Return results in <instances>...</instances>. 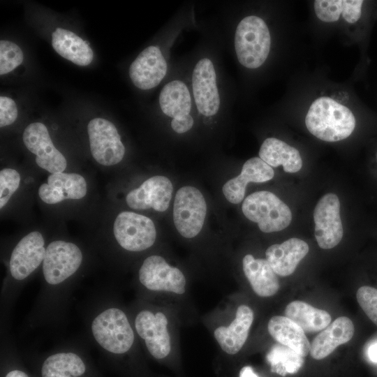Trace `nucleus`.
<instances>
[{
  "label": "nucleus",
  "instance_id": "obj_3",
  "mask_svg": "<svg viewBox=\"0 0 377 377\" xmlns=\"http://www.w3.org/2000/svg\"><path fill=\"white\" fill-rule=\"evenodd\" d=\"M242 209L244 215L258 223L263 232L281 231L288 227L292 220L288 205L275 194L267 191L248 195L242 203Z\"/></svg>",
  "mask_w": 377,
  "mask_h": 377
},
{
  "label": "nucleus",
  "instance_id": "obj_30",
  "mask_svg": "<svg viewBox=\"0 0 377 377\" xmlns=\"http://www.w3.org/2000/svg\"><path fill=\"white\" fill-rule=\"evenodd\" d=\"M23 59V52L17 45L9 40L0 41L1 75L13 71L22 63Z\"/></svg>",
  "mask_w": 377,
  "mask_h": 377
},
{
  "label": "nucleus",
  "instance_id": "obj_20",
  "mask_svg": "<svg viewBox=\"0 0 377 377\" xmlns=\"http://www.w3.org/2000/svg\"><path fill=\"white\" fill-rule=\"evenodd\" d=\"M253 321L252 309L244 304L238 306L232 323L228 326L218 327L214 332L221 349L229 355L238 353L247 339Z\"/></svg>",
  "mask_w": 377,
  "mask_h": 377
},
{
  "label": "nucleus",
  "instance_id": "obj_19",
  "mask_svg": "<svg viewBox=\"0 0 377 377\" xmlns=\"http://www.w3.org/2000/svg\"><path fill=\"white\" fill-rule=\"evenodd\" d=\"M274 175L272 168L260 158H251L244 163L239 175L223 186V193L230 202L239 204L244 199L249 182H265L272 179Z\"/></svg>",
  "mask_w": 377,
  "mask_h": 377
},
{
  "label": "nucleus",
  "instance_id": "obj_13",
  "mask_svg": "<svg viewBox=\"0 0 377 377\" xmlns=\"http://www.w3.org/2000/svg\"><path fill=\"white\" fill-rule=\"evenodd\" d=\"M192 89L198 111L205 117L215 115L220 108L221 100L215 68L209 59H201L195 66Z\"/></svg>",
  "mask_w": 377,
  "mask_h": 377
},
{
  "label": "nucleus",
  "instance_id": "obj_21",
  "mask_svg": "<svg viewBox=\"0 0 377 377\" xmlns=\"http://www.w3.org/2000/svg\"><path fill=\"white\" fill-rule=\"evenodd\" d=\"M309 252V246L298 238H290L281 244H275L267 248L266 260L279 276L290 275L299 263Z\"/></svg>",
  "mask_w": 377,
  "mask_h": 377
},
{
  "label": "nucleus",
  "instance_id": "obj_23",
  "mask_svg": "<svg viewBox=\"0 0 377 377\" xmlns=\"http://www.w3.org/2000/svg\"><path fill=\"white\" fill-rule=\"evenodd\" d=\"M242 267L253 290L258 295L267 297L277 293L279 288V280L266 259H256L252 255L247 254L242 260Z\"/></svg>",
  "mask_w": 377,
  "mask_h": 377
},
{
  "label": "nucleus",
  "instance_id": "obj_38",
  "mask_svg": "<svg viewBox=\"0 0 377 377\" xmlns=\"http://www.w3.org/2000/svg\"><path fill=\"white\" fill-rule=\"evenodd\" d=\"M6 377H29L27 374L20 370H13L8 372Z\"/></svg>",
  "mask_w": 377,
  "mask_h": 377
},
{
  "label": "nucleus",
  "instance_id": "obj_14",
  "mask_svg": "<svg viewBox=\"0 0 377 377\" xmlns=\"http://www.w3.org/2000/svg\"><path fill=\"white\" fill-rule=\"evenodd\" d=\"M166 316L161 312L141 311L135 320L138 335L145 340L149 353L156 359L167 357L171 350L170 337Z\"/></svg>",
  "mask_w": 377,
  "mask_h": 377
},
{
  "label": "nucleus",
  "instance_id": "obj_18",
  "mask_svg": "<svg viewBox=\"0 0 377 377\" xmlns=\"http://www.w3.org/2000/svg\"><path fill=\"white\" fill-rule=\"evenodd\" d=\"M87 191V182L82 175L63 172L51 174L47 183L40 186L38 195L44 202L52 205L66 199H81Z\"/></svg>",
  "mask_w": 377,
  "mask_h": 377
},
{
  "label": "nucleus",
  "instance_id": "obj_11",
  "mask_svg": "<svg viewBox=\"0 0 377 377\" xmlns=\"http://www.w3.org/2000/svg\"><path fill=\"white\" fill-rule=\"evenodd\" d=\"M315 237L323 249L336 246L343 237L340 202L337 195L327 193L317 203L313 212Z\"/></svg>",
  "mask_w": 377,
  "mask_h": 377
},
{
  "label": "nucleus",
  "instance_id": "obj_29",
  "mask_svg": "<svg viewBox=\"0 0 377 377\" xmlns=\"http://www.w3.org/2000/svg\"><path fill=\"white\" fill-rule=\"evenodd\" d=\"M267 359L272 372L282 376L297 373L304 364V357L282 344L274 345Z\"/></svg>",
  "mask_w": 377,
  "mask_h": 377
},
{
  "label": "nucleus",
  "instance_id": "obj_9",
  "mask_svg": "<svg viewBox=\"0 0 377 377\" xmlns=\"http://www.w3.org/2000/svg\"><path fill=\"white\" fill-rule=\"evenodd\" d=\"M140 283L148 290L182 295L186 291V281L183 272L170 265L161 256L147 258L139 270Z\"/></svg>",
  "mask_w": 377,
  "mask_h": 377
},
{
  "label": "nucleus",
  "instance_id": "obj_22",
  "mask_svg": "<svg viewBox=\"0 0 377 377\" xmlns=\"http://www.w3.org/2000/svg\"><path fill=\"white\" fill-rule=\"evenodd\" d=\"M355 332L352 320L346 316L337 318L314 338L310 355L315 360H322L337 346L349 341Z\"/></svg>",
  "mask_w": 377,
  "mask_h": 377
},
{
  "label": "nucleus",
  "instance_id": "obj_28",
  "mask_svg": "<svg viewBox=\"0 0 377 377\" xmlns=\"http://www.w3.org/2000/svg\"><path fill=\"white\" fill-rule=\"evenodd\" d=\"M82 360L73 353H59L48 357L43 364L42 377H80L85 372Z\"/></svg>",
  "mask_w": 377,
  "mask_h": 377
},
{
  "label": "nucleus",
  "instance_id": "obj_1",
  "mask_svg": "<svg viewBox=\"0 0 377 377\" xmlns=\"http://www.w3.org/2000/svg\"><path fill=\"white\" fill-rule=\"evenodd\" d=\"M309 131L318 139L337 142L347 138L355 127V118L345 105L330 97L316 99L305 118Z\"/></svg>",
  "mask_w": 377,
  "mask_h": 377
},
{
  "label": "nucleus",
  "instance_id": "obj_37",
  "mask_svg": "<svg viewBox=\"0 0 377 377\" xmlns=\"http://www.w3.org/2000/svg\"><path fill=\"white\" fill-rule=\"evenodd\" d=\"M239 377H258V376L254 373L251 367L246 366L240 370Z\"/></svg>",
  "mask_w": 377,
  "mask_h": 377
},
{
  "label": "nucleus",
  "instance_id": "obj_27",
  "mask_svg": "<svg viewBox=\"0 0 377 377\" xmlns=\"http://www.w3.org/2000/svg\"><path fill=\"white\" fill-rule=\"evenodd\" d=\"M285 315L297 324L304 332L322 331L331 323V316L326 311L316 309L302 301H293L286 307Z\"/></svg>",
  "mask_w": 377,
  "mask_h": 377
},
{
  "label": "nucleus",
  "instance_id": "obj_5",
  "mask_svg": "<svg viewBox=\"0 0 377 377\" xmlns=\"http://www.w3.org/2000/svg\"><path fill=\"white\" fill-rule=\"evenodd\" d=\"M207 213L204 196L195 187L180 188L175 198L173 221L179 234L193 238L201 231Z\"/></svg>",
  "mask_w": 377,
  "mask_h": 377
},
{
  "label": "nucleus",
  "instance_id": "obj_10",
  "mask_svg": "<svg viewBox=\"0 0 377 377\" xmlns=\"http://www.w3.org/2000/svg\"><path fill=\"white\" fill-rule=\"evenodd\" d=\"M159 105L162 112L172 118L171 127L177 133L188 131L194 120L190 114L192 101L187 86L181 80L167 83L159 95Z\"/></svg>",
  "mask_w": 377,
  "mask_h": 377
},
{
  "label": "nucleus",
  "instance_id": "obj_31",
  "mask_svg": "<svg viewBox=\"0 0 377 377\" xmlns=\"http://www.w3.org/2000/svg\"><path fill=\"white\" fill-rule=\"evenodd\" d=\"M20 175L12 168H4L0 171V208L2 209L13 194L19 188Z\"/></svg>",
  "mask_w": 377,
  "mask_h": 377
},
{
  "label": "nucleus",
  "instance_id": "obj_16",
  "mask_svg": "<svg viewBox=\"0 0 377 377\" xmlns=\"http://www.w3.org/2000/svg\"><path fill=\"white\" fill-rule=\"evenodd\" d=\"M46 249L43 235L38 231L29 232L15 246L10 258V271L17 280L28 277L43 262Z\"/></svg>",
  "mask_w": 377,
  "mask_h": 377
},
{
  "label": "nucleus",
  "instance_id": "obj_8",
  "mask_svg": "<svg viewBox=\"0 0 377 377\" xmlns=\"http://www.w3.org/2000/svg\"><path fill=\"white\" fill-rule=\"evenodd\" d=\"M82 260L81 250L76 244L62 240L52 242L43 262L45 281L51 285L61 283L75 273Z\"/></svg>",
  "mask_w": 377,
  "mask_h": 377
},
{
  "label": "nucleus",
  "instance_id": "obj_17",
  "mask_svg": "<svg viewBox=\"0 0 377 377\" xmlns=\"http://www.w3.org/2000/svg\"><path fill=\"white\" fill-rule=\"evenodd\" d=\"M167 63L161 50L154 45L142 50L129 68V77L140 89H152L162 81L167 73Z\"/></svg>",
  "mask_w": 377,
  "mask_h": 377
},
{
  "label": "nucleus",
  "instance_id": "obj_2",
  "mask_svg": "<svg viewBox=\"0 0 377 377\" xmlns=\"http://www.w3.org/2000/svg\"><path fill=\"white\" fill-rule=\"evenodd\" d=\"M271 45V36L265 21L256 15L243 18L235 34V49L239 62L254 69L267 59Z\"/></svg>",
  "mask_w": 377,
  "mask_h": 377
},
{
  "label": "nucleus",
  "instance_id": "obj_32",
  "mask_svg": "<svg viewBox=\"0 0 377 377\" xmlns=\"http://www.w3.org/2000/svg\"><path fill=\"white\" fill-rule=\"evenodd\" d=\"M356 297L366 315L377 325V289L367 286H362L357 290Z\"/></svg>",
  "mask_w": 377,
  "mask_h": 377
},
{
  "label": "nucleus",
  "instance_id": "obj_15",
  "mask_svg": "<svg viewBox=\"0 0 377 377\" xmlns=\"http://www.w3.org/2000/svg\"><path fill=\"white\" fill-rule=\"evenodd\" d=\"M173 186L165 176H154L145 181L138 188L131 191L126 197L129 207L133 209L152 208L165 212L170 205Z\"/></svg>",
  "mask_w": 377,
  "mask_h": 377
},
{
  "label": "nucleus",
  "instance_id": "obj_34",
  "mask_svg": "<svg viewBox=\"0 0 377 377\" xmlns=\"http://www.w3.org/2000/svg\"><path fill=\"white\" fill-rule=\"evenodd\" d=\"M18 110L15 102L7 96L0 97V126H9L15 122Z\"/></svg>",
  "mask_w": 377,
  "mask_h": 377
},
{
  "label": "nucleus",
  "instance_id": "obj_24",
  "mask_svg": "<svg viewBox=\"0 0 377 377\" xmlns=\"http://www.w3.org/2000/svg\"><path fill=\"white\" fill-rule=\"evenodd\" d=\"M52 45L60 56L76 65L86 66L93 60L89 44L71 31L57 28L52 34Z\"/></svg>",
  "mask_w": 377,
  "mask_h": 377
},
{
  "label": "nucleus",
  "instance_id": "obj_33",
  "mask_svg": "<svg viewBox=\"0 0 377 377\" xmlns=\"http://www.w3.org/2000/svg\"><path fill=\"white\" fill-rule=\"evenodd\" d=\"M314 10L319 20L325 22L337 21L343 10L342 0H316Z\"/></svg>",
  "mask_w": 377,
  "mask_h": 377
},
{
  "label": "nucleus",
  "instance_id": "obj_4",
  "mask_svg": "<svg viewBox=\"0 0 377 377\" xmlns=\"http://www.w3.org/2000/svg\"><path fill=\"white\" fill-rule=\"evenodd\" d=\"M91 332L102 348L114 354L126 353L134 342L127 316L118 308H109L98 314L92 321Z\"/></svg>",
  "mask_w": 377,
  "mask_h": 377
},
{
  "label": "nucleus",
  "instance_id": "obj_36",
  "mask_svg": "<svg viewBox=\"0 0 377 377\" xmlns=\"http://www.w3.org/2000/svg\"><path fill=\"white\" fill-rule=\"evenodd\" d=\"M369 359L375 363H377V343L371 345L367 350Z\"/></svg>",
  "mask_w": 377,
  "mask_h": 377
},
{
  "label": "nucleus",
  "instance_id": "obj_35",
  "mask_svg": "<svg viewBox=\"0 0 377 377\" xmlns=\"http://www.w3.org/2000/svg\"><path fill=\"white\" fill-rule=\"evenodd\" d=\"M362 0H343L342 15L343 19L348 23L357 22L362 13Z\"/></svg>",
  "mask_w": 377,
  "mask_h": 377
},
{
  "label": "nucleus",
  "instance_id": "obj_12",
  "mask_svg": "<svg viewBox=\"0 0 377 377\" xmlns=\"http://www.w3.org/2000/svg\"><path fill=\"white\" fill-rule=\"evenodd\" d=\"M26 147L36 155V164L51 174L63 172L67 165L64 155L54 147L47 127L40 122L27 126L23 133Z\"/></svg>",
  "mask_w": 377,
  "mask_h": 377
},
{
  "label": "nucleus",
  "instance_id": "obj_6",
  "mask_svg": "<svg viewBox=\"0 0 377 377\" xmlns=\"http://www.w3.org/2000/svg\"><path fill=\"white\" fill-rule=\"evenodd\" d=\"M118 244L129 251H142L151 247L156 237L154 222L147 216L133 212H122L113 227Z\"/></svg>",
  "mask_w": 377,
  "mask_h": 377
},
{
  "label": "nucleus",
  "instance_id": "obj_7",
  "mask_svg": "<svg viewBox=\"0 0 377 377\" xmlns=\"http://www.w3.org/2000/svg\"><path fill=\"white\" fill-rule=\"evenodd\" d=\"M90 150L101 165L119 163L124 158L125 147L115 126L103 118H94L87 125Z\"/></svg>",
  "mask_w": 377,
  "mask_h": 377
},
{
  "label": "nucleus",
  "instance_id": "obj_26",
  "mask_svg": "<svg viewBox=\"0 0 377 377\" xmlns=\"http://www.w3.org/2000/svg\"><path fill=\"white\" fill-rule=\"evenodd\" d=\"M259 156L269 166L282 165L284 171L289 173L297 172L302 167L299 151L275 138L264 140L259 150Z\"/></svg>",
  "mask_w": 377,
  "mask_h": 377
},
{
  "label": "nucleus",
  "instance_id": "obj_25",
  "mask_svg": "<svg viewBox=\"0 0 377 377\" xmlns=\"http://www.w3.org/2000/svg\"><path fill=\"white\" fill-rule=\"evenodd\" d=\"M267 330L277 342L302 357H306L310 352L311 345L304 331L286 316L272 317L268 322Z\"/></svg>",
  "mask_w": 377,
  "mask_h": 377
}]
</instances>
